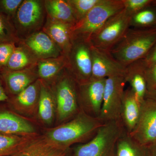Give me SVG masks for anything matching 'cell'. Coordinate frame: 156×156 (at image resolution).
<instances>
[{
    "mask_svg": "<svg viewBox=\"0 0 156 156\" xmlns=\"http://www.w3.org/2000/svg\"><path fill=\"white\" fill-rule=\"evenodd\" d=\"M103 124L98 118L90 116L81 110L71 120L48 131L45 139L53 145L68 151L73 144L88 142Z\"/></svg>",
    "mask_w": 156,
    "mask_h": 156,
    "instance_id": "obj_1",
    "label": "cell"
},
{
    "mask_svg": "<svg viewBox=\"0 0 156 156\" xmlns=\"http://www.w3.org/2000/svg\"><path fill=\"white\" fill-rule=\"evenodd\" d=\"M156 43V27H130L123 38L110 51L113 57L125 66L146 56Z\"/></svg>",
    "mask_w": 156,
    "mask_h": 156,
    "instance_id": "obj_2",
    "label": "cell"
},
{
    "mask_svg": "<svg viewBox=\"0 0 156 156\" xmlns=\"http://www.w3.org/2000/svg\"><path fill=\"white\" fill-rule=\"evenodd\" d=\"M125 130L121 121L103 124L90 140L73 148L72 156H115L117 141Z\"/></svg>",
    "mask_w": 156,
    "mask_h": 156,
    "instance_id": "obj_3",
    "label": "cell"
},
{
    "mask_svg": "<svg viewBox=\"0 0 156 156\" xmlns=\"http://www.w3.org/2000/svg\"><path fill=\"white\" fill-rule=\"evenodd\" d=\"M124 9L123 0H101L72 28L73 38L90 39L111 17Z\"/></svg>",
    "mask_w": 156,
    "mask_h": 156,
    "instance_id": "obj_4",
    "label": "cell"
},
{
    "mask_svg": "<svg viewBox=\"0 0 156 156\" xmlns=\"http://www.w3.org/2000/svg\"><path fill=\"white\" fill-rule=\"evenodd\" d=\"M52 83L58 119L68 122L81 110L78 100L77 83L66 68Z\"/></svg>",
    "mask_w": 156,
    "mask_h": 156,
    "instance_id": "obj_5",
    "label": "cell"
},
{
    "mask_svg": "<svg viewBox=\"0 0 156 156\" xmlns=\"http://www.w3.org/2000/svg\"><path fill=\"white\" fill-rule=\"evenodd\" d=\"M46 17L44 1L23 0L13 20L20 40L42 30Z\"/></svg>",
    "mask_w": 156,
    "mask_h": 156,
    "instance_id": "obj_6",
    "label": "cell"
},
{
    "mask_svg": "<svg viewBox=\"0 0 156 156\" xmlns=\"http://www.w3.org/2000/svg\"><path fill=\"white\" fill-rule=\"evenodd\" d=\"M131 17L124 9L112 16L92 36L90 40L91 45L110 51L130 28Z\"/></svg>",
    "mask_w": 156,
    "mask_h": 156,
    "instance_id": "obj_7",
    "label": "cell"
},
{
    "mask_svg": "<svg viewBox=\"0 0 156 156\" xmlns=\"http://www.w3.org/2000/svg\"><path fill=\"white\" fill-rule=\"evenodd\" d=\"M91 47L89 41L72 39L71 48L66 57V68L78 84L87 82L92 78Z\"/></svg>",
    "mask_w": 156,
    "mask_h": 156,
    "instance_id": "obj_8",
    "label": "cell"
},
{
    "mask_svg": "<svg viewBox=\"0 0 156 156\" xmlns=\"http://www.w3.org/2000/svg\"><path fill=\"white\" fill-rule=\"evenodd\" d=\"M122 76L107 78L103 102L98 119L103 124L120 121V114L126 83Z\"/></svg>",
    "mask_w": 156,
    "mask_h": 156,
    "instance_id": "obj_9",
    "label": "cell"
},
{
    "mask_svg": "<svg viewBox=\"0 0 156 156\" xmlns=\"http://www.w3.org/2000/svg\"><path fill=\"white\" fill-rule=\"evenodd\" d=\"M106 79L91 78L83 83H77V95L81 110L94 118L100 115Z\"/></svg>",
    "mask_w": 156,
    "mask_h": 156,
    "instance_id": "obj_10",
    "label": "cell"
},
{
    "mask_svg": "<svg viewBox=\"0 0 156 156\" xmlns=\"http://www.w3.org/2000/svg\"><path fill=\"white\" fill-rule=\"evenodd\" d=\"M130 135L141 145L147 147L156 140V101L145 98L140 104V114Z\"/></svg>",
    "mask_w": 156,
    "mask_h": 156,
    "instance_id": "obj_11",
    "label": "cell"
},
{
    "mask_svg": "<svg viewBox=\"0 0 156 156\" xmlns=\"http://www.w3.org/2000/svg\"><path fill=\"white\" fill-rule=\"evenodd\" d=\"M92 76L94 79L125 77L126 67L117 61L110 51L91 47Z\"/></svg>",
    "mask_w": 156,
    "mask_h": 156,
    "instance_id": "obj_12",
    "label": "cell"
},
{
    "mask_svg": "<svg viewBox=\"0 0 156 156\" xmlns=\"http://www.w3.org/2000/svg\"><path fill=\"white\" fill-rule=\"evenodd\" d=\"M3 87L9 97L19 94L39 79L37 65L20 70L0 71Z\"/></svg>",
    "mask_w": 156,
    "mask_h": 156,
    "instance_id": "obj_13",
    "label": "cell"
},
{
    "mask_svg": "<svg viewBox=\"0 0 156 156\" xmlns=\"http://www.w3.org/2000/svg\"><path fill=\"white\" fill-rule=\"evenodd\" d=\"M20 41L39 60L56 58L62 55L57 45L42 30L34 33Z\"/></svg>",
    "mask_w": 156,
    "mask_h": 156,
    "instance_id": "obj_14",
    "label": "cell"
},
{
    "mask_svg": "<svg viewBox=\"0 0 156 156\" xmlns=\"http://www.w3.org/2000/svg\"><path fill=\"white\" fill-rule=\"evenodd\" d=\"M73 26L51 19L47 16L42 30L48 35L61 50L66 57L72 45Z\"/></svg>",
    "mask_w": 156,
    "mask_h": 156,
    "instance_id": "obj_15",
    "label": "cell"
},
{
    "mask_svg": "<svg viewBox=\"0 0 156 156\" xmlns=\"http://www.w3.org/2000/svg\"><path fill=\"white\" fill-rule=\"evenodd\" d=\"M35 131L32 125L22 117L7 109H0V134L28 136Z\"/></svg>",
    "mask_w": 156,
    "mask_h": 156,
    "instance_id": "obj_16",
    "label": "cell"
},
{
    "mask_svg": "<svg viewBox=\"0 0 156 156\" xmlns=\"http://www.w3.org/2000/svg\"><path fill=\"white\" fill-rule=\"evenodd\" d=\"M140 111V102L131 87H129L124 92L120 114V121L129 134L136 126Z\"/></svg>",
    "mask_w": 156,
    "mask_h": 156,
    "instance_id": "obj_17",
    "label": "cell"
},
{
    "mask_svg": "<svg viewBox=\"0 0 156 156\" xmlns=\"http://www.w3.org/2000/svg\"><path fill=\"white\" fill-rule=\"evenodd\" d=\"M146 67V65L143 59L134 62L126 67L125 78L126 83L130 84V87L140 104L145 99L147 92L144 77Z\"/></svg>",
    "mask_w": 156,
    "mask_h": 156,
    "instance_id": "obj_18",
    "label": "cell"
},
{
    "mask_svg": "<svg viewBox=\"0 0 156 156\" xmlns=\"http://www.w3.org/2000/svg\"><path fill=\"white\" fill-rule=\"evenodd\" d=\"M41 84L38 79L19 94L9 97L7 102L11 108L18 111L30 110L38 104Z\"/></svg>",
    "mask_w": 156,
    "mask_h": 156,
    "instance_id": "obj_19",
    "label": "cell"
},
{
    "mask_svg": "<svg viewBox=\"0 0 156 156\" xmlns=\"http://www.w3.org/2000/svg\"><path fill=\"white\" fill-rule=\"evenodd\" d=\"M67 65L66 56L41 59L37 65L38 78L47 83H51L64 70Z\"/></svg>",
    "mask_w": 156,
    "mask_h": 156,
    "instance_id": "obj_20",
    "label": "cell"
},
{
    "mask_svg": "<svg viewBox=\"0 0 156 156\" xmlns=\"http://www.w3.org/2000/svg\"><path fill=\"white\" fill-rule=\"evenodd\" d=\"M44 5L47 16L51 19L74 26L76 19L68 0H45Z\"/></svg>",
    "mask_w": 156,
    "mask_h": 156,
    "instance_id": "obj_21",
    "label": "cell"
},
{
    "mask_svg": "<svg viewBox=\"0 0 156 156\" xmlns=\"http://www.w3.org/2000/svg\"><path fill=\"white\" fill-rule=\"evenodd\" d=\"M39 61L28 48L20 41L16 44L7 66L4 69L10 70L26 69L36 66Z\"/></svg>",
    "mask_w": 156,
    "mask_h": 156,
    "instance_id": "obj_22",
    "label": "cell"
},
{
    "mask_svg": "<svg viewBox=\"0 0 156 156\" xmlns=\"http://www.w3.org/2000/svg\"><path fill=\"white\" fill-rule=\"evenodd\" d=\"M41 81V90L38 104L39 115L42 122L49 125L52 123L54 117L56 101L55 95L49 84Z\"/></svg>",
    "mask_w": 156,
    "mask_h": 156,
    "instance_id": "obj_23",
    "label": "cell"
},
{
    "mask_svg": "<svg viewBox=\"0 0 156 156\" xmlns=\"http://www.w3.org/2000/svg\"><path fill=\"white\" fill-rule=\"evenodd\" d=\"M67 150L48 142L45 139L29 141L21 150L23 156H67Z\"/></svg>",
    "mask_w": 156,
    "mask_h": 156,
    "instance_id": "obj_24",
    "label": "cell"
},
{
    "mask_svg": "<svg viewBox=\"0 0 156 156\" xmlns=\"http://www.w3.org/2000/svg\"><path fill=\"white\" fill-rule=\"evenodd\" d=\"M115 156H148L147 147L137 142L126 130L117 141Z\"/></svg>",
    "mask_w": 156,
    "mask_h": 156,
    "instance_id": "obj_25",
    "label": "cell"
},
{
    "mask_svg": "<svg viewBox=\"0 0 156 156\" xmlns=\"http://www.w3.org/2000/svg\"><path fill=\"white\" fill-rule=\"evenodd\" d=\"M28 142L25 136L0 134V156L17 153Z\"/></svg>",
    "mask_w": 156,
    "mask_h": 156,
    "instance_id": "obj_26",
    "label": "cell"
},
{
    "mask_svg": "<svg viewBox=\"0 0 156 156\" xmlns=\"http://www.w3.org/2000/svg\"><path fill=\"white\" fill-rule=\"evenodd\" d=\"M130 26V27L136 28L156 27V7H148L132 15Z\"/></svg>",
    "mask_w": 156,
    "mask_h": 156,
    "instance_id": "obj_27",
    "label": "cell"
},
{
    "mask_svg": "<svg viewBox=\"0 0 156 156\" xmlns=\"http://www.w3.org/2000/svg\"><path fill=\"white\" fill-rule=\"evenodd\" d=\"M20 41L12 20L0 14V43L17 44Z\"/></svg>",
    "mask_w": 156,
    "mask_h": 156,
    "instance_id": "obj_28",
    "label": "cell"
},
{
    "mask_svg": "<svg viewBox=\"0 0 156 156\" xmlns=\"http://www.w3.org/2000/svg\"><path fill=\"white\" fill-rule=\"evenodd\" d=\"M101 0H68L76 19L77 23L84 18Z\"/></svg>",
    "mask_w": 156,
    "mask_h": 156,
    "instance_id": "obj_29",
    "label": "cell"
},
{
    "mask_svg": "<svg viewBox=\"0 0 156 156\" xmlns=\"http://www.w3.org/2000/svg\"><path fill=\"white\" fill-rule=\"evenodd\" d=\"M23 0H0V14L13 21Z\"/></svg>",
    "mask_w": 156,
    "mask_h": 156,
    "instance_id": "obj_30",
    "label": "cell"
},
{
    "mask_svg": "<svg viewBox=\"0 0 156 156\" xmlns=\"http://www.w3.org/2000/svg\"><path fill=\"white\" fill-rule=\"evenodd\" d=\"M153 0H123L124 9L131 16L143 9L152 6Z\"/></svg>",
    "mask_w": 156,
    "mask_h": 156,
    "instance_id": "obj_31",
    "label": "cell"
},
{
    "mask_svg": "<svg viewBox=\"0 0 156 156\" xmlns=\"http://www.w3.org/2000/svg\"><path fill=\"white\" fill-rule=\"evenodd\" d=\"M16 44L10 42L0 43V71L6 67Z\"/></svg>",
    "mask_w": 156,
    "mask_h": 156,
    "instance_id": "obj_32",
    "label": "cell"
},
{
    "mask_svg": "<svg viewBox=\"0 0 156 156\" xmlns=\"http://www.w3.org/2000/svg\"><path fill=\"white\" fill-rule=\"evenodd\" d=\"M147 91L156 89V62L147 66L144 71Z\"/></svg>",
    "mask_w": 156,
    "mask_h": 156,
    "instance_id": "obj_33",
    "label": "cell"
},
{
    "mask_svg": "<svg viewBox=\"0 0 156 156\" xmlns=\"http://www.w3.org/2000/svg\"><path fill=\"white\" fill-rule=\"evenodd\" d=\"M143 59L147 66L156 62V43Z\"/></svg>",
    "mask_w": 156,
    "mask_h": 156,
    "instance_id": "obj_34",
    "label": "cell"
},
{
    "mask_svg": "<svg viewBox=\"0 0 156 156\" xmlns=\"http://www.w3.org/2000/svg\"><path fill=\"white\" fill-rule=\"evenodd\" d=\"M9 99V97L7 95L3 87L2 82L0 74V102H7Z\"/></svg>",
    "mask_w": 156,
    "mask_h": 156,
    "instance_id": "obj_35",
    "label": "cell"
},
{
    "mask_svg": "<svg viewBox=\"0 0 156 156\" xmlns=\"http://www.w3.org/2000/svg\"><path fill=\"white\" fill-rule=\"evenodd\" d=\"M147 147L148 156H156V140Z\"/></svg>",
    "mask_w": 156,
    "mask_h": 156,
    "instance_id": "obj_36",
    "label": "cell"
},
{
    "mask_svg": "<svg viewBox=\"0 0 156 156\" xmlns=\"http://www.w3.org/2000/svg\"><path fill=\"white\" fill-rule=\"evenodd\" d=\"M145 98H150L156 101V89L153 91H147Z\"/></svg>",
    "mask_w": 156,
    "mask_h": 156,
    "instance_id": "obj_37",
    "label": "cell"
},
{
    "mask_svg": "<svg viewBox=\"0 0 156 156\" xmlns=\"http://www.w3.org/2000/svg\"><path fill=\"white\" fill-rule=\"evenodd\" d=\"M20 151L19 152L17 153L14 154H12L11 155L8 156H23L22 154L21 153V152H20Z\"/></svg>",
    "mask_w": 156,
    "mask_h": 156,
    "instance_id": "obj_38",
    "label": "cell"
},
{
    "mask_svg": "<svg viewBox=\"0 0 156 156\" xmlns=\"http://www.w3.org/2000/svg\"><path fill=\"white\" fill-rule=\"evenodd\" d=\"M152 6L156 7V0H153L152 3Z\"/></svg>",
    "mask_w": 156,
    "mask_h": 156,
    "instance_id": "obj_39",
    "label": "cell"
}]
</instances>
